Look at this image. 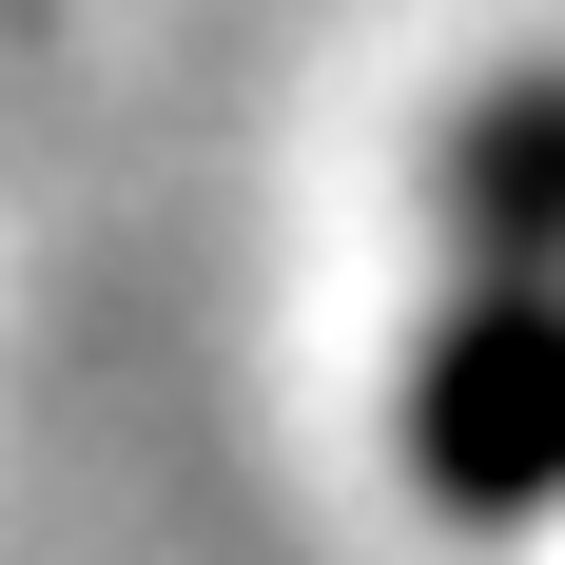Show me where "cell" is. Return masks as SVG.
Wrapping results in <instances>:
<instances>
[{
	"label": "cell",
	"mask_w": 565,
	"mask_h": 565,
	"mask_svg": "<svg viewBox=\"0 0 565 565\" xmlns=\"http://www.w3.org/2000/svg\"><path fill=\"white\" fill-rule=\"evenodd\" d=\"M468 234L508 292H565V98H508L468 137Z\"/></svg>",
	"instance_id": "obj_2"
},
{
	"label": "cell",
	"mask_w": 565,
	"mask_h": 565,
	"mask_svg": "<svg viewBox=\"0 0 565 565\" xmlns=\"http://www.w3.org/2000/svg\"><path fill=\"white\" fill-rule=\"evenodd\" d=\"M409 468H429L468 526H508V508L565 488V292H508V274H488L449 312V351L409 371Z\"/></svg>",
	"instance_id": "obj_1"
}]
</instances>
